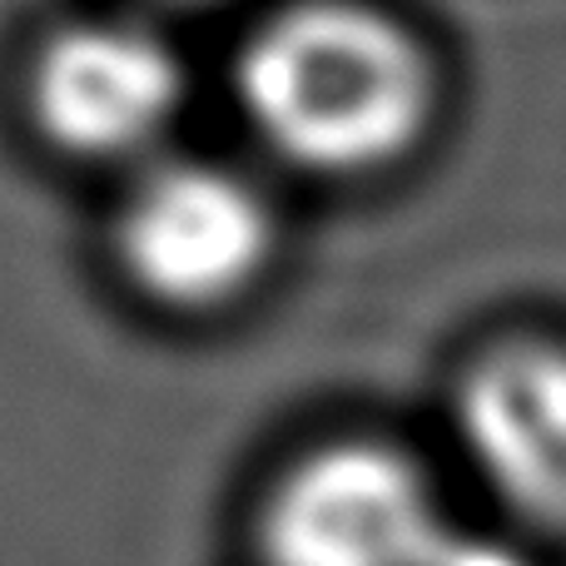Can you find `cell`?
<instances>
[{
	"mask_svg": "<svg viewBox=\"0 0 566 566\" xmlns=\"http://www.w3.org/2000/svg\"><path fill=\"white\" fill-rule=\"evenodd\" d=\"M239 99L283 159L368 169L402 155L432 109V70L388 15L313 0L264 20L239 55Z\"/></svg>",
	"mask_w": 566,
	"mask_h": 566,
	"instance_id": "obj_1",
	"label": "cell"
},
{
	"mask_svg": "<svg viewBox=\"0 0 566 566\" xmlns=\"http://www.w3.org/2000/svg\"><path fill=\"white\" fill-rule=\"evenodd\" d=\"M448 532L408 458L343 442L279 482L264 512V557L269 566H432Z\"/></svg>",
	"mask_w": 566,
	"mask_h": 566,
	"instance_id": "obj_2",
	"label": "cell"
},
{
	"mask_svg": "<svg viewBox=\"0 0 566 566\" xmlns=\"http://www.w3.org/2000/svg\"><path fill=\"white\" fill-rule=\"evenodd\" d=\"M274 219L249 179L219 165H159L119 214V254L145 293L185 308L234 298L264 269Z\"/></svg>",
	"mask_w": 566,
	"mask_h": 566,
	"instance_id": "obj_3",
	"label": "cell"
},
{
	"mask_svg": "<svg viewBox=\"0 0 566 566\" xmlns=\"http://www.w3.org/2000/svg\"><path fill=\"white\" fill-rule=\"evenodd\" d=\"M179 60L155 30L125 20L70 25L35 60V115L75 155L139 149L179 109Z\"/></svg>",
	"mask_w": 566,
	"mask_h": 566,
	"instance_id": "obj_4",
	"label": "cell"
},
{
	"mask_svg": "<svg viewBox=\"0 0 566 566\" xmlns=\"http://www.w3.org/2000/svg\"><path fill=\"white\" fill-rule=\"evenodd\" d=\"M482 478L542 527H566V348L507 343L472 363L458 398Z\"/></svg>",
	"mask_w": 566,
	"mask_h": 566,
	"instance_id": "obj_5",
	"label": "cell"
},
{
	"mask_svg": "<svg viewBox=\"0 0 566 566\" xmlns=\"http://www.w3.org/2000/svg\"><path fill=\"white\" fill-rule=\"evenodd\" d=\"M432 566H522V557H512L502 542L448 532V542H442V552H438V562Z\"/></svg>",
	"mask_w": 566,
	"mask_h": 566,
	"instance_id": "obj_6",
	"label": "cell"
}]
</instances>
